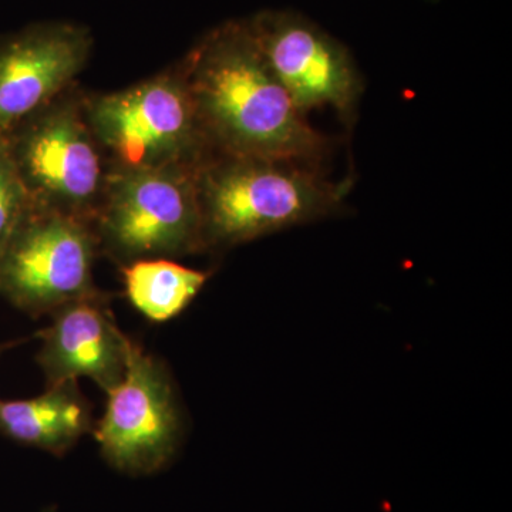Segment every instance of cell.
Masks as SVG:
<instances>
[{"mask_svg":"<svg viewBox=\"0 0 512 512\" xmlns=\"http://www.w3.org/2000/svg\"><path fill=\"white\" fill-rule=\"evenodd\" d=\"M215 153L316 165L329 140L306 121L262 56L247 20H231L177 63Z\"/></svg>","mask_w":512,"mask_h":512,"instance_id":"obj_1","label":"cell"},{"mask_svg":"<svg viewBox=\"0 0 512 512\" xmlns=\"http://www.w3.org/2000/svg\"><path fill=\"white\" fill-rule=\"evenodd\" d=\"M205 249L245 244L335 214L348 184L316 165L214 153L195 171Z\"/></svg>","mask_w":512,"mask_h":512,"instance_id":"obj_2","label":"cell"},{"mask_svg":"<svg viewBox=\"0 0 512 512\" xmlns=\"http://www.w3.org/2000/svg\"><path fill=\"white\" fill-rule=\"evenodd\" d=\"M84 110L109 173L197 168L215 153L178 64L117 92H84Z\"/></svg>","mask_w":512,"mask_h":512,"instance_id":"obj_3","label":"cell"},{"mask_svg":"<svg viewBox=\"0 0 512 512\" xmlns=\"http://www.w3.org/2000/svg\"><path fill=\"white\" fill-rule=\"evenodd\" d=\"M5 137L10 157L35 207L93 225L109 168L73 84Z\"/></svg>","mask_w":512,"mask_h":512,"instance_id":"obj_4","label":"cell"},{"mask_svg":"<svg viewBox=\"0 0 512 512\" xmlns=\"http://www.w3.org/2000/svg\"><path fill=\"white\" fill-rule=\"evenodd\" d=\"M197 168L111 171L93 222L100 254L121 266L205 251Z\"/></svg>","mask_w":512,"mask_h":512,"instance_id":"obj_5","label":"cell"},{"mask_svg":"<svg viewBox=\"0 0 512 512\" xmlns=\"http://www.w3.org/2000/svg\"><path fill=\"white\" fill-rule=\"evenodd\" d=\"M99 254L90 222L33 205L0 252V296L35 318L52 315L99 292L93 282Z\"/></svg>","mask_w":512,"mask_h":512,"instance_id":"obj_6","label":"cell"},{"mask_svg":"<svg viewBox=\"0 0 512 512\" xmlns=\"http://www.w3.org/2000/svg\"><path fill=\"white\" fill-rule=\"evenodd\" d=\"M106 393V412L93 429L104 458L127 474L161 470L181 436L180 412L164 366L131 342L123 379Z\"/></svg>","mask_w":512,"mask_h":512,"instance_id":"obj_7","label":"cell"},{"mask_svg":"<svg viewBox=\"0 0 512 512\" xmlns=\"http://www.w3.org/2000/svg\"><path fill=\"white\" fill-rule=\"evenodd\" d=\"M247 22L269 69L303 116L330 106L350 120L363 83L342 43L296 13L269 10Z\"/></svg>","mask_w":512,"mask_h":512,"instance_id":"obj_8","label":"cell"},{"mask_svg":"<svg viewBox=\"0 0 512 512\" xmlns=\"http://www.w3.org/2000/svg\"><path fill=\"white\" fill-rule=\"evenodd\" d=\"M93 43L86 26L63 20L0 36V136L76 84Z\"/></svg>","mask_w":512,"mask_h":512,"instance_id":"obj_9","label":"cell"},{"mask_svg":"<svg viewBox=\"0 0 512 512\" xmlns=\"http://www.w3.org/2000/svg\"><path fill=\"white\" fill-rule=\"evenodd\" d=\"M107 299L99 291L52 313V323L39 333L37 355L47 386L89 377L107 392L123 379L131 340L117 326Z\"/></svg>","mask_w":512,"mask_h":512,"instance_id":"obj_10","label":"cell"},{"mask_svg":"<svg viewBox=\"0 0 512 512\" xmlns=\"http://www.w3.org/2000/svg\"><path fill=\"white\" fill-rule=\"evenodd\" d=\"M90 431L92 410L77 382L47 386L32 399L0 400V433L25 446L63 456Z\"/></svg>","mask_w":512,"mask_h":512,"instance_id":"obj_11","label":"cell"},{"mask_svg":"<svg viewBox=\"0 0 512 512\" xmlns=\"http://www.w3.org/2000/svg\"><path fill=\"white\" fill-rule=\"evenodd\" d=\"M131 305L153 322H167L187 308L210 274L177 264L173 259H138L121 265Z\"/></svg>","mask_w":512,"mask_h":512,"instance_id":"obj_12","label":"cell"},{"mask_svg":"<svg viewBox=\"0 0 512 512\" xmlns=\"http://www.w3.org/2000/svg\"><path fill=\"white\" fill-rule=\"evenodd\" d=\"M32 208V200L10 157L5 137L0 136V252Z\"/></svg>","mask_w":512,"mask_h":512,"instance_id":"obj_13","label":"cell"},{"mask_svg":"<svg viewBox=\"0 0 512 512\" xmlns=\"http://www.w3.org/2000/svg\"><path fill=\"white\" fill-rule=\"evenodd\" d=\"M16 345V340H12V342L9 343H0V350H8L10 348H13V346Z\"/></svg>","mask_w":512,"mask_h":512,"instance_id":"obj_14","label":"cell"},{"mask_svg":"<svg viewBox=\"0 0 512 512\" xmlns=\"http://www.w3.org/2000/svg\"><path fill=\"white\" fill-rule=\"evenodd\" d=\"M3 352H6V350H0V356L3 355Z\"/></svg>","mask_w":512,"mask_h":512,"instance_id":"obj_15","label":"cell"}]
</instances>
